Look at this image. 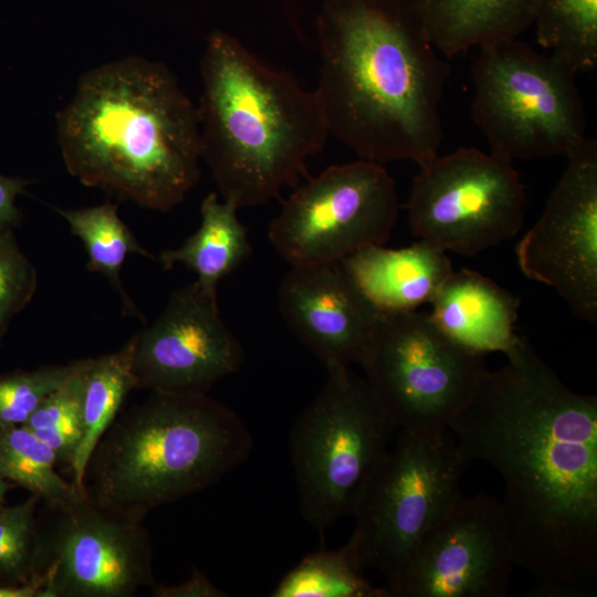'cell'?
Segmentation results:
<instances>
[{
	"instance_id": "f546056e",
	"label": "cell",
	"mask_w": 597,
	"mask_h": 597,
	"mask_svg": "<svg viewBox=\"0 0 597 597\" xmlns=\"http://www.w3.org/2000/svg\"><path fill=\"white\" fill-rule=\"evenodd\" d=\"M155 597H227L228 594L214 586L198 568H193L190 577L177 585H158L153 587Z\"/></svg>"
},
{
	"instance_id": "5b68a950",
	"label": "cell",
	"mask_w": 597,
	"mask_h": 597,
	"mask_svg": "<svg viewBox=\"0 0 597 597\" xmlns=\"http://www.w3.org/2000/svg\"><path fill=\"white\" fill-rule=\"evenodd\" d=\"M252 437L207 394L150 391L117 416L86 465L83 491L135 516L217 483L243 463Z\"/></svg>"
},
{
	"instance_id": "d6a6232c",
	"label": "cell",
	"mask_w": 597,
	"mask_h": 597,
	"mask_svg": "<svg viewBox=\"0 0 597 597\" xmlns=\"http://www.w3.org/2000/svg\"><path fill=\"white\" fill-rule=\"evenodd\" d=\"M10 486V483L0 476V506L3 505L4 496Z\"/></svg>"
},
{
	"instance_id": "9a60e30c",
	"label": "cell",
	"mask_w": 597,
	"mask_h": 597,
	"mask_svg": "<svg viewBox=\"0 0 597 597\" xmlns=\"http://www.w3.org/2000/svg\"><path fill=\"white\" fill-rule=\"evenodd\" d=\"M130 341L137 389L149 391L207 394L244 359L218 294L197 281L176 289L159 315Z\"/></svg>"
},
{
	"instance_id": "d4e9b609",
	"label": "cell",
	"mask_w": 597,
	"mask_h": 597,
	"mask_svg": "<svg viewBox=\"0 0 597 597\" xmlns=\"http://www.w3.org/2000/svg\"><path fill=\"white\" fill-rule=\"evenodd\" d=\"M537 43L576 73L597 64V0H540Z\"/></svg>"
},
{
	"instance_id": "5bb4252c",
	"label": "cell",
	"mask_w": 597,
	"mask_h": 597,
	"mask_svg": "<svg viewBox=\"0 0 597 597\" xmlns=\"http://www.w3.org/2000/svg\"><path fill=\"white\" fill-rule=\"evenodd\" d=\"M516 247L528 279L553 287L583 321H597V142L586 139Z\"/></svg>"
},
{
	"instance_id": "52a82bcc",
	"label": "cell",
	"mask_w": 597,
	"mask_h": 597,
	"mask_svg": "<svg viewBox=\"0 0 597 597\" xmlns=\"http://www.w3.org/2000/svg\"><path fill=\"white\" fill-rule=\"evenodd\" d=\"M576 74L517 38L479 48L471 115L490 153L513 164L578 148L587 138Z\"/></svg>"
},
{
	"instance_id": "277c9868",
	"label": "cell",
	"mask_w": 597,
	"mask_h": 597,
	"mask_svg": "<svg viewBox=\"0 0 597 597\" xmlns=\"http://www.w3.org/2000/svg\"><path fill=\"white\" fill-rule=\"evenodd\" d=\"M200 73L201 159L223 200L238 209L266 203L298 178L329 136L315 91L223 31L209 35Z\"/></svg>"
},
{
	"instance_id": "9c48e42d",
	"label": "cell",
	"mask_w": 597,
	"mask_h": 597,
	"mask_svg": "<svg viewBox=\"0 0 597 597\" xmlns=\"http://www.w3.org/2000/svg\"><path fill=\"white\" fill-rule=\"evenodd\" d=\"M396 433L353 515L349 536L365 569L385 577L388 595L423 537L461 495L471 463L449 431L439 441Z\"/></svg>"
},
{
	"instance_id": "d6986e66",
	"label": "cell",
	"mask_w": 597,
	"mask_h": 597,
	"mask_svg": "<svg viewBox=\"0 0 597 597\" xmlns=\"http://www.w3.org/2000/svg\"><path fill=\"white\" fill-rule=\"evenodd\" d=\"M434 48L447 59L520 36L540 0H411Z\"/></svg>"
},
{
	"instance_id": "6da1fadb",
	"label": "cell",
	"mask_w": 597,
	"mask_h": 597,
	"mask_svg": "<svg viewBox=\"0 0 597 597\" xmlns=\"http://www.w3.org/2000/svg\"><path fill=\"white\" fill-rule=\"evenodd\" d=\"M449 432L503 480L515 564L530 596L597 595V398L567 387L520 335Z\"/></svg>"
},
{
	"instance_id": "7402d4cb",
	"label": "cell",
	"mask_w": 597,
	"mask_h": 597,
	"mask_svg": "<svg viewBox=\"0 0 597 597\" xmlns=\"http://www.w3.org/2000/svg\"><path fill=\"white\" fill-rule=\"evenodd\" d=\"M69 223L71 232L83 243L87 269L103 274L118 293L124 313L144 321V316L123 286L121 272L129 254L155 256L145 249L122 221L117 205L106 202L81 209L55 208Z\"/></svg>"
},
{
	"instance_id": "484cf974",
	"label": "cell",
	"mask_w": 597,
	"mask_h": 597,
	"mask_svg": "<svg viewBox=\"0 0 597 597\" xmlns=\"http://www.w3.org/2000/svg\"><path fill=\"white\" fill-rule=\"evenodd\" d=\"M83 359L63 384L51 392L23 425L49 444L57 460L71 467L81 440Z\"/></svg>"
},
{
	"instance_id": "1f68e13d",
	"label": "cell",
	"mask_w": 597,
	"mask_h": 597,
	"mask_svg": "<svg viewBox=\"0 0 597 597\" xmlns=\"http://www.w3.org/2000/svg\"><path fill=\"white\" fill-rule=\"evenodd\" d=\"M0 597H48L43 575L27 583L0 584Z\"/></svg>"
},
{
	"instance_id": "ffe728a7",
	"label": "cell",
	"mask_w": 597,
	"mask_h": 597,
	"mask_svg": "<svg viewBox=\"0 0 597 597\" xmlns=\"http://www.w3.org/2000/svg\"><path fill=\"white\" fill-rule=\"evenodd\" d=\"M238 210L216 192L209 193L200 207L198 230L180 247L160 253L163 269L167 271L182 264L196 273V281L202 289L217 293L218 284L252 252L247 228L239 220Z\"/></svg>"
},
{
	"instance_id": "603a6c76",
	"label": "cell",
	"mask_w": 597,
	"mask_h": 597,
	"mask_svg": "<svg viewBox=\"0 0 597 597\" xmlns=\"http://www.w3.org/2000/svg\"><path fill=\"white\" fill-rule=\"evenodd\" d=\"M54 450L25 426L0 425V476L27 489L49 509H63L81 499L73 482L55 470Z\"/></svg>"
},
{
	"instance_id": "4dcf8cb0",
	"label": "cell",
	"mask_w": 597,
	"mask_h": 597,
	"mask_svg": "<svg viewBox=\"0 0 597 597\" xmlns=\"http://www.w3.org/2000/svg\"><path fill=\"white\" fill-rule=\"evenodd\" d=\"M28 185L29 180L21 177L0 175V232L10 230L19 222L20 211L15 207V199Z\"/></svg>"
},
{
	"instance_id": "83f0119b",
	"label": "cell",
	"mask_w": 597,
	"mask_h": 597,
	"mask_svg": "<svg viewBox=\"0 0 597 597\" xmlns=\"http://www.w3.org/2000/svg\"><path fill=\"white\" fill-rule=\"evenodd\" d=\"M74 362L0 376V425H24L40 404L69 377Z\"/></svg>"
},
{
	"instance_id": "cb8c5ba5",
	"label": "cell",
	"mask_w": 597,
	"mask_h": 597,
	"mask_svg": "<svg viewBox=\"0 0 597 597\" xmlns=\"http://www.w3.org/2000/svg\"><path fill=\"white\" fill-rule=\"evenodd\" d=\"M354 543L306 555L271 591L272 597H389L385 586L365 577Z\"/></svg>"
},
{
	"instance_id": "ac0fdd59",
	"label": "cell",
	"mask_w": 597,
	"mask_h": 597,
	"mask_svg": "<svg viewBox=\"0 0 597 597\" xmlns=\"http://www.w3.org/2000/svg\"><path fill=\"white\" fill-rule=\"evenodd\" d=\"M429 304L436 325L476 354H506L520 337V298L479 272L452 271Z\"/></svg>"
},
{
	"instance_id": "f1b7e54d",
	"label": "cell",
	"mask_w": 597,
	"mask_h": 597,
	"mask_svg": "<svg viewBox=\"0 0 597 597\" xmlns=\"http://www.w3.org/2000/svg\"><path fill=\"white\" fill-rule=\"evenodd\" d=\"M36 286V270L11 229L0 232V336L8 321L32 300Z\"/></svg>"
},
{
	"instance_id": "44dd1931",
	"label": "cell",
	"mask_w": 597,
	"mask_h": 597,
	"mask_svg": "<svg viewBox=\"0 0 597 597\" xmlns=\"http://www.w3.org/2000/svg\"><path fill=\"white\" fill-rule=\"evenodd\" d=\"M137 389L133 371V344L118 350L83 359L81 440L70 467L73 484L84 494L83 479L100 439L118 416L127 395Z\"/></svg>"
},
{
	"instance_id": "30bf717a",
	"label": "cell",
	"mask_w": 597,
	"mask_h": 597,
	"mask_svg": "<svg viewBox=\"0 0 597 597\" xmlns=\"http://www.w3.org/2000/svg\"><path fill=\"white\" fill-rule=\"evenodd\" d=\"M394 179L377 163L334 165L283 202L268 237L290 266L334 265L349 254L384 244L398 219Z\"/></svg>"
},
{
	"instance_id": "3957f363",
	"label": "cell",
	"mask_w": 597,
	"mask_h": 597,
	"mask_svg": "<svg viewBox=\"0 0 597 597\" xmlns=\"http://www.w3.org/2000/svg\"><path fill=\"white\" fill-rule=\"evenodd\" d=\"M56 133L73 177L143 208L171 210L200 177L197 107L166 65L142 56L83 74Z\"/></svg>"
},
{
	"instance_id": "8992f818",
	"label": "cell",
	"mask_w": 597,
	"mask_h": 597,
	"mask_svg": "<svg viewBox=\"0 0 597 597\" xmlns=\"http://www.w3.org/2000/svg\"><path fill=\"white\" fill-rule=\"evenodd\" d=\"M397 431L366 380L349 368L327 370L289 438L300 507L311 527L323 535L354 515Z\"/></svg>"
},
{
	"instance_id": "7a4b0ae2",
	"label": "cell",
	"mask_w": 597,
	"mask_h": 597,
	"mask_svg": "<svg viewBox=\"0 0 597 597\" xmlns=\"http://www.w3.org/2000/svg\"><path fill=\"white\" fill-rule=\"evenodd\" d=\"M316 25L329 135L377 164L437 157L450 65L412 1L322 0Z\"/></svg>"
},
{
	"instance_id": "4316f807",
	"label": "cell",
	"mask_w": 597,
	"mask_h": 597,
	"mask_svg": "<svg viewBox=\"0 0 597 597\" xmlns=\"http://www.w3.org/2000/svg\"><path fill=\"white\" fill-rule=\"evenodd\" d=\"M41 500L31 494L13 506H0V578L27 583L42 569V533L35 509Z\"/></svg>"
},
{
	"instance_id": "4fadbf2b",
	"label": "cell",
	"mask_w": 597,
	"mask_h": 597,
	"mask_svg": "<svg viewBox=\"0 0 597 597\" xmlns=\"http://www.w3.org/2000/svg\"><path fill=\"white\" fill-rule=\"evenodd\" d=\"M514 565L502 502L461 494L423 537L389 597H505Z\"/></svg>"
},
{
	"instance_id": "2e32d148",
	"label": "cell",
	"mask_w": 597,
	"mask_h": 597,
	"mask_svg": "<svg viewBox=\"0 0 597 597\" xmlns=\"http://www.w3.org/2000/svg\"><path fill=\"white\" fill-rule=\"evenodd\" d=\"M277 307L326 370L360 365L383 315L336 264L291 266L277 290Z\"/></svg>"
},
{
	"instance_id": "8fae6325",
	"label": "cell",
	"mask_w": 597,
	"mask_h": 597,
	"mask_svg": "<svg viewBox=\"0 0 597 597\" xmlns=\"http://www.w3.org/2000/svg\"><path fill=\"white\" fill-rule=\"evenodd\" d=\"M525 189L513 164L461 147L419 167L406 209L420 240L471 256L515 237Z\"/></svg>"
},
{
	"instance_id": "e0dca14e",
	"label": "cell",
	"mask_w": 597,
	"mask_h": 597,
	"mask_svg": "<svg viewBox=\"0 0 597 597\" xmlns=\"http://www.w3.org/2000/svg\"><path fill=\"white\" fill-rule=\"evenodd\" d=\"M336 265L381 313L417 311L430 303L453 271L447 252L422 240L400 249L369 245Z\"/></svg>"
},
{
	"instance_id": "7c38bea8",
	"label": "cell",
	"mask_w": 597,
	"mask_h": 597,
	"mask_svg": "<svg viewBox=\"0 0 597 597\" xmlns=\"http://www.w3.org/2000/svg\"><path fill=\"white\" fill-rule=\"evenodd\" d=\"M50 510L56 517L41 532L48 597H132L156 584L144 519L86 494Z\"/></svg>"
},
{
	"instance_id": "ba28073f",
	"label": "cell",
	"mask_w": 597,
	"mask_h": 597,
	"mask_svg": "<svg viewBox=\"0 0 597 597\" xmlns=\"http://www.w3.org/2000/svg\"><path fill=\"white\" fill-rule=\"evenodd\" d=\"M360 366L397 429L428 441L446 436L489 370L418 310L383 313Z\"/></svg>"
}]
</instances>
